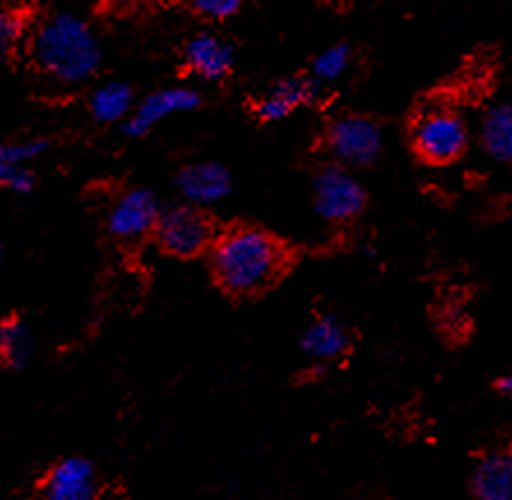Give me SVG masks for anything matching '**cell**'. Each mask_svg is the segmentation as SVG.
<instances>
[{"label":"cell","instance_id":"6da1fadb","mask_svg":"<svg viewBox=\"0 0 512 500\" xmlns=\"http://www.w3.org/2000/svg\"><path fill=\"white\" fill-rule=\"evenodd\" d=\"M210 265L224 291L254 295L280 279L286 268V252L270 233L256 226H236L213 242Z\"/></svg>","mask_w":512,"mask_h":500},{"label":"cell","instance_id":"7a4b0ae2","mask_svg":"<svg viewBox=\"0 0 512 500\" xmlns=\"http://www.w3.org/2000/svg\"><path fill=\"white\" fill-rule=\"evenodd\" d=\"M30 58L44 77L60 86H79L102 63L95 30L77 14H51L30 37Z\"/></svg>","mask_w":512,"mask_h":500},{"label":"cell","instance_id":"3957f363","mask_svg":"<svg viewBox=\"0 0 512 500\" xmlns=\"http://www.w3.org/2000/svg\"><path fill=\"white\" fill-rule=\"evenodd\" d=\"M469 143V123L446 102H427L411 123V146L427 164H453L464 157Z\"/></svg>","mask_w":512,"mask_h":500},{"label":"cell","instance_id":"277c9868","mask_svg":"<svg viewBox=\"0 0 512 500\" xmlns=\"http://www.w3.org/2000/svg\"><path fill=\"white\" fill-rule=\"evenodd\" d=\"M314 210L330 224H346L356 219L367 206L365 187L351 169L330 164L314 176Z\"/></svg>","mask_w":512,"mask_h":500},{"label":"cell","instance_id":"5b68a950","mask_svg":"<svg viewBox=\"0 0 512 500\" xmlns=\"http://www.w3.org/2000/svg\"><path fill=\"white\" fill-rule=\"evenodd\" d=\"M326 148L335 164L346 169H365L383 150L381 127L365 116H340L328 125Z\"/></svg>","mask_w":512,"mask_h":500},{"label":"cell","instance_id":"8992f818","mask_svg":"<svg viewBox=\"0 0 512 500\" xmlns=\"http://www.w3.org/2000/svg\"><path fill=\"white\" fill-rule=\"evenodd\" d=\"M155 238L164 252L178 259H190L215 242L213 224L197 206H173L162 210L155 226Z\"/></svg>","mask_w":512,"mask_h":500},{"label":"cell","instance_id":"52a82bcc","mask_svg":"<svg viewBox=\"0 0 512 500\" xmlns=\"http://www.w3.org/2000/svg\"><path fill=\"white\" fill-rule=\"evenodd\" d=\"M162 210L155 194L148 189H127L111 203L107 215V229L114 238L123 242H134L155 233L157 219Z\"/></svg>","mask_w":512,"mask_h":500},{"label":"cell","instance_id":"ba28073f","mask_svg":"<svg viewBox=\"0 0 512 500\" xmlns=\"http://www.w3.org/2000/svg\"><path fill=\"white\" fill-rule=\"evenodd\" d=\"M201 104V95L194 88L187 86H171L155 90L153 95H148L143 100L137 111H132V116L125 120V134L127 136H146L153 132L155 125L164 123L171 116L178 113L194 111Z\"/></svg>","mask_w":512,"mask_h":500},{"label":"cell","instance_id":"9c48e42d","mask_svg":"<svg viewBox=\"0 0 512 500\" xmlns=\"http://www.w3.org/2000/svg\"><path fill=\"white\" fill-rule=\"evenodd\" d=\"M180 194L190 206H213L227 199L231 192V176L222 164L197 162L185 166L176 178Z\"/></svg>","mask_w":512,"mask_h":500},{"label":"cell","instance_id":"30bf717a","mask_svg":"<svg viewBox=\"0 0 512 500\" xmlns=\"http://www.w3.org/2000/svg\"><path fill=\"white\" fill-rule=\"evenodd\" d=\"M44 500H97V477L90 461L63 459L44 480Z\"/></svg>","mask_w":512,"mask_h":500},{"label":"cell","instance_id":"8fae6325","mask_svg":"<svg viewBox=\"0 0 512 500\" xmlns=\"http://www.w3.org/2000/svg\"><path fill=\"white\" fill-rule=\"evenodd\" d=\"M473 500H512V448L483 454L471 473Z\"/></svg>","mask_w":512,"mask_h":500},{"label":"cell","instance_id":"7c38bea8","mask_svg":"<svg viewBox=\"0 0 512 500\" xmlns=\"http://www.w3.org/2000/svg\"><path fill=\"white\" fill-rule=\"evenodd\" d=\"M185 65L206 81H222L233 70V49L220 35L199 33L185 47Z\"/></svg>","mask_w":512,"mask_h":500},{"label":"cell","instance_id":"4fadbf2b","mask_svg":"<svg viewBox=\"0 0 512 500\" xmlns=\"http://www.w3.org/2000/svg\"><path fill=\"white\" fill-rule=\"evenodd\" d=\"M316 97V83L303 77H289L277 81L261 100L256 102L254 113L263 123H280L289 118L300 106H307Z\"/></svg>","mask_w":512,"mask_h":500},{"label":"cell","instance_id":"5bb4252c","mask_svg":"<svg viewBox=\"0 0 512 500\" xmlns=\"http://www.w3.org/2000/svg\"><path fill=\"white\" fill-rule=\"evenodd\" d=\"M303 351L307 358L316 362H333L342 358L349 348V330L344 323L333 316L316 318V321L303 332Z\"/></svg>","mask_w":512,"mask_h":500},{"label":"cell","instance_id":"9a60e30c","mask_svg":"<svg viewBox=\"0 0 512 500\" xmlns=\"http://www.w3.org/2000/svg\"><path fill=\"white\" fill-rule=\"evenodd\" d=\"M480 146L499 164H512V104H496L480 123Z\"/></svg>","mask_w":512,"mask_h":500},{"label":"cell","instance_id":"2e32d148","mask_svg":"<svg viewBox=\"0 0 512 500\" xmlns=\"http://www.w3.org/2000/svg\"><path fill=\"white\" fill-rule=\"evenodd\" d=\"M134 106V93L132 88L123 81H109L102 83L90 95V113L100 123H118V120H127L132 116Z\"/></svg>","mask_w":512,"mask_h":500},{"label":"cell","instance_id":"e0dca14e","mask_svg":"<svg viewBox=\"0 0 512 500\" xmlns=\"http://www.w3.org/2000/svg\"><path fill=\"white\" fill-rule=\"evenodd\" d=\"M30 335L26 325L17 321V318H7L0 323V360L7 367H24L26 360L30 358Z\"/></svg>","mask_w":512,"mask_h":500},{"label":"cell","instance_id":"ac0fdd59","mask_svg":"<svg viewBox=\"0 0 512 500\" xmlns=\"http://www.w3.org/2000/svg\"><path fill=\"white\" fill-rule=\"evenodd\" d=\"M351 49L346 44H333V47L323 49L312 63V81L314 83H330L337 81L342 74L349 70Z\"/></svg>","mask_w":512,"mask_h":500},{"label":"cell","instance_id":"d6986e66","mask_svg":"<svg viewBox=\"0 0 512 500\" xmlns=\"http://www.w3.org/2000/svg\"><path fill=\"white\" fill-rule=\"evenodd\" d=\"M49 143L44 139L28 141H0V166H17L33 162L47 150Z\"/></svg>","mask_w":512,"mask_h":500},{"label":"cell","instance_id":"ffe728a7","mask_svg":"<svg viewBox=\"0 0 512 500\" xmlns=\"http://www.w3.org/2000/svg\"><path fill=\"white\" fill-rule=\"evenodd\" d=\"M24 19L14 10L0 7V58L12 56L24 40Z\"/></svg>","mask_w":512,"mask_h":500},{"label":"cell","instance_id":"44dd1931","mask_svg":"<svg viewBox=\"0 0 512 500\" xmlns=\"http://www.w3.org/2000/svg\"><path fill=\"white\" fill-rule=\"evenodd\" d=\"M245 0H185V5L190 7L194 14H199L203 19L222 21L236 14L243 7Z\"/></svg>","mask_w":512,"mask_h":500},{"label":"cell","instance_id":"7402d4cb","mask_svg":"<svg viewBox=\"0 0 512 500\" xmlns=\"http://www.w3.org/2000/svg\"><path fill=\"white\" fill-rule=\"evenodd\" d=\"M0 187L12 194H28L35 187V173L26 164L0 166Z\"/></svg>","mask_w":512,"mask_h":500},{"label":"cell","instance_id":"603a6c76","mask_svg":"<svg viewBox=\"0 0 512 500\" xmlns=\"http://www.w3.org/2000/svg\"><path fill=\"white\" fill-rule=\"evenodd\" d=\"M102 3L114 14H130L134 10H139L141 5H146L148 0H102Z\"/></svg>","mask_w":512,"mask_h":500},{"label":"cell","instance_id":"cb8c5ba5","mask_svg":"<svg viewBox=\"0 0 512 500\" xmlns=\"http://www.w3.org/2000/svg\"><path fill=\"white\" fill-rule=\"evenodd\" d=\"M496 392L503 397L512 399V374H503L499 376V381H496Z\"/></svg>","mask_w":512,"mask_h":500},{"label":"cell","instance_id":"d4e9b609","mask_svg":"<svg viewBox=\"0 0 512 500\" xmlns=\"http://www.w3.org/2000/svg\"><path fill=\"white\" fill-rule=\"evenodd\" d=\"M0 252H3V247H0Z\"/></svg>","mask_w":512,"mask_h":500}]
</instances>
